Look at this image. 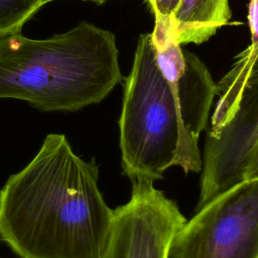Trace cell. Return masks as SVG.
<instances>
[{"label": "cell", "mask_w": 258, "mask_h": 258, "mask_svg": "<svg viewBox=\"0 0 258 258\" xmlns=\"http://www.w3.org/2000/svg\"><path fill=\"white\" fill-rule=\"evenodd\" d=\"M131 182L130 200L114 210L104 258H167L170 242L186 220L152 180Z\"/></svg>", "instance_id": "8992f818"}, {"label": "cell", "mask_w": 258, "mask_h": 258, "mask_svg": "<svg viewBox=\"0 0 258 258\" xmlns=\"http://www.w3.org/2000/svg\"><path fill=\"white\" fill-rule=\"evenodd\" d=\"M123 81L115 34L90 22L44 39L0 38V99L75 112L100 103Z\"/></svg>", "instance_id": "7a4b0ae2"}, {"label": "cell", "mask_w": 258, "mask_h": 258, "mask_svg": "<svg viewBox=\"0 0 258 258\" xmlns=\"http://www.w3.org/2000/svg\"><path fill=\"white\" fill-rule=\"evenodd\" d=\"M99 166L63 134H47L34 157L0 189V237L20 258H104L114 210Z\"/></svg>", "instance_id": "6da1fadb"}, {"label": "cell", "mask_w": 258, "mask_h": 258, "mask_svg": "<svg viewBox=\"0 0 258 258\" xmlns=\"http://www.w3.org/2000/svg\"><path fill=\"white\" fill-rule=\"evenodd\" d=\"M155 58L160 72L174 91L181 112V137L175 159L185 173L200 172L203 159L199 139L205 130L216 96V84L206 64L185 51L174 36L151 32Z\"/></svg>", "instance_id": "5b68a950"}, {"label": "cell", "mask_w": 258, "mask_h": 258, "mask_svg": "<svg viewBox=\"0 0 258 258\" xmlns=\"http://www.w3.org/2000/svg\"><path fill=\"white\" fill-rule=\"evenodd\" d=\"M248 21L251 31V43L239 54L242 56L251 57L258 52V0L250 1Z\"/></svg>", "instance_id": "8fae6325"}, {"label": "cell", "mask_w": 258, "mask_h": 258, "mask_svg": "<svg viewBox=\"0 0 258 258\" xmlns=\"http://www.w3.org/2000/svg\"><path fill=\"white\" fill-rule=\"evenodd\" d=\"M167 258H258V179L242 180L197 210Z\"/></svg>", "instance_id": "277c9868"}, {"label": "cell", "mask_w": 258, "mask_h": 258, "mask_svg": "<svg viewBox=\"0 0 258 258\" xmlns=\"http://www.w3.org/2000/svg\"><path fill=\"white\" fill-rule=\"evenodd\" d=\"M43 5V0H0V38L20 33Z\"/></svg>", "instance_id": "9c48e42d"}, {"label": "cell", "mask_w": 258, "mask_h": 258, "mask_svg": "<svg viewBox=\"0 0 258 258\" xmlns=\"http://www.w3.org/2000/svg\"><path fill=\"white\" fill-rule=\"evenodd\" d=\"M51 1H54V0H43L44 4L47 3V2H51ZM83 1H91V2H94V3L98 4V5H101V4L105 3V2H107L108 0H83Z\"/></svg>", "instance_id": "4fadbf2b"}, {"label": "cell", "mask_w": 258, "mask_h": 258, "mask_svg": "<svg viewBox=\"0 0 258 258\" xmlns=\"http://www.w3.org/2000/svg\"><path fill=\"white\" fill-rule=\"evenodd\" d=\"M0 241H2V240H1V237H0Z\"/></svg>", "instance_id": "5bb4252c"}, {"label": "cell", "mask_w": 258, "mask_h": 258, "mask_svg": "<svg viewBox=\"0 0 258 258\" xmlns=\"http://www.w3.org/2000/svg\"><path fill=\"white\" fill-rule=\"evenodd\" d=\"M154 16L155 25L152 33L174 36V16L181 0H146Z\"/></svg>", "instance_id": "30bf717a"}, {"label": "cell", "mask_w": 258, "mask_h": 258, "mask_svg": "<svg viewBox=\"0 0 258 258\" xmlns=\"http://www.w3.org/2000/svg\"><path fill=\"white\" fill-rule=\"evenodd\" d=\"M219 86L228 98L258 94V52L251 57L238 54L230 71L219 81Z\"/></svg>", "instance_id": "ba28073f"}, {"label": "cell", "mask_w": 258, "mask_h": 258, "mask_svg": "<svg viewBox=\"0 0 258 258\" xmlns=\"http://www.w3.org/2000/svg\"><path fill=\"white\" fill-rule=\"evenodd\" d=\"M119 129L122 168L131 181L160 179L175 164L181 112L158 68L151 33L139 36L131 72L124 80Z\"/></svg>", "instance_id": "3957f363"}, {"label": "cell", "mask_w": 258, "mask_h": 258, "mask_svg": "<svg viewBox=\"0 0 258 258\" xmlns=\"http://www.w3.org/2000/svg\"><path fill=\"white\" fill-rule=\"evenodd\" d=\"M232 16L229 0H181L174 16V35L182 45L209 40Z\"/></svg>", "instance_id": "52a82bcc"}, {"label": "cell", "mask_w": 258, "mask_h": 258, "mask_svg": "<svg viewBox=\"0 0 258 258\" xmlns=\"http://www.w3.org/2000/svg\"><path fill=\"white\" fill-rule=\"evenodd\" d=\"M258 179V140L250 149L244 166L242 180Z\"/></svg>", "instance_id": "7c38bea8"}]
</instances>
